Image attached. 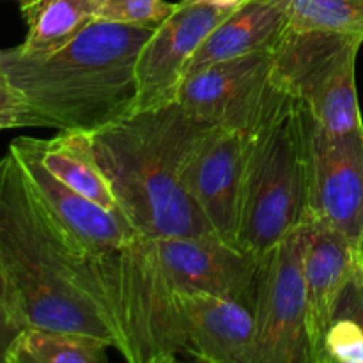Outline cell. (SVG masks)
I'll return each instance as SVG.
<instances>
[{"instance_id":"obj_23","label":"cell","mask_w":363,"mask_h":363,"mask_svg":"<svg viewBox=\"0 0 363 363\" xmlns=\"http://www.w3.org/2000/svg\"><path fill=\"white\" fill-rule=\"evenodd\" d=\"M14 128H41V124L0 66V131Z\"/></svg>"},{"instance_id":"obj_21","label":"cell","mask_w":363,"mask_h":363,"mask_svg":"<svg viewBox=\"0 0 363 363\" xmlns=\"http://www.w3.org/2000/svg\"><path fill=\"white\" fill-rule=\"evenodd\" d=\"M287 21L298 30H326L363 39V0H287Z\"/></svg>"},{"instance_id":"obj_2","label":"cell","mask_w":363,"mask_h":363,"mask_svg":"<svg viewBox=\"0 0 363 363\" xmlns=\"http://www.w3.org/2000/svg\"><path fill=\"white\" fill-rule=\"evenodd\" d=\"M211 128L174 101L133 110L92 133L121 215L138 236L213 234L186 186L188 163Z\"/></svg>"},{"instance_id":"obj_24","label":"cell","mask_w":363,"mask_h":363,"mask_svg":"<svg viewBox=\"0 0 363 363\" xmlns=\"http://www.w3.org/2000/svg\"><path fill=\"white\" fill-rule=\"evenodd\" d=\"M23 328V321L18 315L6 280L0 273V363H7L11 347Z\"/></svg>"},{"instance_id":"obj_9","label":"cell","mask_w":363,"mask_h":363,"mask_svg":"<svg viewBox=\"0 0 363 363\" xmlns=\"http://www.w3.org/2000/svg\"><path fill=\"white\" fill-rule=\"evenodd\" d=\"M272 67V50L220 60L188 74L176 101L211 126L248 130L273 91Z\"/></svg>"},{"instance_id":"obj_8","label":"cell","mask_w":363,"mask_h":363,"mask_svg":"<svg viewBox=\"0 0 363 363\" xmlns=\"http://www.w3.org/2000/svg\"><path fill=\"white\" fill-rule=\"evenodd\" d=\"M308 220H315L360 243L363 229V128L335 135L308 113Z\"/></svg>"},{"instance_id":"obj_25","label":"cell","mask_w":363,"mask_h":363,"mask_svg":"<svg viewBox=\"0 0 363 363\" xmlns=\"http://www.w3.org/2000/svg\"><path fill=\"white\" fill-rule=\"evenodd\" d=\"M186 2L211 4V6H220V7H238V6H241L245 0H186Z\"/></svg>"},{"instance_id":"obj_10","label":"cell","mask_w":363,"mask_h":363,"mask_svg":"<svg viewBox=\"0 0 363 363\" xmlns=\"http://www.w3.org/2000/svg\"><path fill=\"white\" fill-rule=\"evenodd\" d=\"M234 9L181 0L174 13L156 25L138 53L135 110L176 101L199 46Z\"/></svg>"},{"instance_id":"obj_1","label":"cell","mask_w":363,"mask_h":363,"mask_svg":"<svg viewBox=\"0 0 363 363\" xmlns=\"http://www.w3.org/2000/svg\"><path fill=\"white\" fill-rule=\"evenodd\" d=\"M0 273L25 326L92 335L117 347L87 254L46 211L9 151L0 158Z\"/></svg>"},{"instance_id":"obj_15","label":"cell","mask_w":363,"mask_h":363,"mask_svg":"<svg viewBox=\"0 0 363 363\" xmlns=\"http://www.w3.org/2000/svg\"><path fill=\"white\" fill-rule=\"evenodd\" d=\"M362 259L353 241L315 220L303 223V279L312 363H323V346L337 301Z\"/></svg>"},{"instance_id":"obj_5","label":"cell","mask_w":363,"mask_h":363,"mask_svg":"<svg viewBox=\"0 0 363 363\" xmlns=\"http://www.w3.org/2000/svg\"><path fill=\"white\" fill-rule=\"evenodd\" d=\"M105 318L117 347L130 363H169L184 353L176 296L155 238L135 236L105 254H87Z\"/></svg>"},{"instance_id":"obj_11","label":"cell","mask_w":363,"mask_h":363,"mask_svg":"<svg viewBox=\"0 0 363 363\" xmlns=\"http://www.w3.org/2000/svg\"><path fill=\"white\" fill-rule=\"evenodd\" d=\"M9 152L20 163L46 211L85 254H105L138 236L121 213L96 204L53 176L39 160L32 137L11 140Z\"/></svg>"},{"instance_id":"obj_13","label":"cell","mask_w":363,"mask_h":363,"mask_svg":"<svg viewBox=\"0 0 363 363\" xmlns=\"http://www.w3.org/2000/svg\"><path fill=\"white\" fill-rule=\"evenodd\" d=\"M247 137V130L213 126L186 169L191 199L213 234L230 245H238Z\"/></svg>"},{"instance_id":"obj_26","label":"cell","mask_w":363,"mask_h":363,"mask_svg":"<svg viewBox=\"0 0 363 363\" xmlns=\"http://www.w3.org/2000/svg\"><path fill=\"white\" fill-rule=\"evenodd\" d=\"M358 254H360V259H362V261H363V229H362L360 243H358Z\"/></svg>"},{"instance_id":"obj_27","label":"cell","mask_w":363,"mask_h":363,"mask_svg":"<svg viewBox=\"0 0 363 363\" xmlns=\"http://www.w3.org/2000/svg\"><path fill=\"white\" fill-rule=\"evenodd\" d=\"M16 2H20V4H27V2H32V0H16Z\"/></svg>"},{"instance_id":"obj_4","label":"cell","mask_w":363,"mask_h":363,"mask_svg":"<svg viewBox=\"0 0 363 363\" xmlns=\"http://www.w3.org/2000/svg\"><path fill=\"white\" fill-rule=\"evenodd\" d=\"M308 112L275 85L247 130L238 245L264 257L308 220Z\"/></svg>"},{"instance_id":"obj_12","label":"cell","mask_w":363,"mask_h":363,"mask_svg":"<svg viewBox=\"0 0 363 363\" xmlns=\"http://www.w3.org/2000/svg\"><path fill=\"white\" fill-rule=\"evenodd\" d=\"M160 259L181 291H208L254 308L262 257L209 236L155 238Z\"/></svg>"},{"instance_id":"obj_14","label":"cell","mask_w":363,"mask_h":363,"mask_svg":"<svg viewBox=\"0 0 363 363\" xmlns=\"http://www.w3.org/2000/svg\"><path fill=\"white\" fill-rule=\"evenodd\" d=\"M176 301L184 353L208 363H255L257 325L250 305L208 291H181Z\"/></svg>"},{"instance_id":"obj_7","label":"cell","mask_w":363,"mask_h":363,"mask_svg":"<svg viewBox=\"0 0 363 363\" xmlns=\"http://www.w3.org/2000/svg\"><path fill=\"white\" fill-rule=\"evenodd\" d=\"M254 314L255 363H312L303 279V225L262 257Z\"/></svg>"},{"instance_id":"obj_19","label":"cell","mask_w":363,"mask_h":363,"mask_svg":"<svg viewBox=\"0 0 363 363\" xmlns=\"http://www.w3.org/2000/svg\"><path fill=\"white\" fill-rule=\"evenodd\" d=\"M110 347L98 337L25 326L11 347L7 363H103Z\"/></svg>"},{"instance_id":"obj_16","label":"cell","mask_w":363,"mask_h":363,"mask_svg":"<svg viewBox=\"0 0 363 363\" xmlns=\"http://www.w3.org/2000/svg\"><path fill=\"white\" fill-rule=\"evenodd\" d=\"M287 27V0H245L199 46L184 78L220 60L272 50Z\"/></svg>"},{"instance_id":"obj_6","label":"cell","mask_w":363,"mask_h":363,"mask_svg":"<svg viewBox=\"0 0 363 363\" xmlns=\"http://www.w3.org/2000/svg\"><path fill=\"white\" fill-rule=\"evenodd\" d=\"M362 45L357 35L287 27L272 48V80L326 131L353 133L363 128L357 91Z\"/></svg>"},{"instance_id":"obj_17","label":"cell","mask_w":363,"mask_h":363,"mask_svg":"<svg viewBox=\"0 0 363 363\" xmlns=\"http://www.w3.org/2000/svg\"><path fill=\"white\" fill-rule=\"evenodd\" d=\"M43 165L64 184L110 211H119L108 177L103 172L94 149L92 133L62 130L50 140L34 138Z\"/></svg>"},{"instance_id":"obj_3","label":"cell","mask_w":363,"mask_h":363,"mask_svg":"<svg viewBox=\"0 0 363 363\" xmlns=\"http://www.w3.org/2000/svg\"><path fill=\"white\" fill-rule=\"evenodd\" d=\"M152 30L94 18L50 55L0 50V66L41 128L94 133L135 110L138 53Z\"/></svg>"},{"instance_id":"obj_22","label":"cell","mask_w":363,"mask_h":363,"mask_svg":"<svg viewBox=\"0 0 363 363\" xmlns=\"http://www.w3.org/2000/svg\"><path fill=\"white\" fill-rule=\"evenodd\" d=\"M177 4L169 0H94V18L156 27L174 13Z\"/></svg>"},{"instance_id":"obj_18","label":"cell","mask_w":363,"mask_h":363,"mask_svg":"<svg viewBox=\"0 0 363 363\" xmlns=\"http://www.w3.org/2000/svg\"><path fill=\"white\" fill-rule=\"evenodd\" d=\"M20 9L27 35L16 50L28 57L57 52L94 20V0H32Z\"/></svg>"},{"instance_id":"obj_20","label":"cell","mask_w":363,"mask_h":363,"mask_svg":"<svg viewBox=\"0 0 363 363\" xmlns=\"http://www.w3.org/2000/svg\"><path fill=\"white\" fill-rule=\"evenodd\" d=\"M323 363H363V286L340 294L325 337Z\"/></svg>"}]
</instances>
